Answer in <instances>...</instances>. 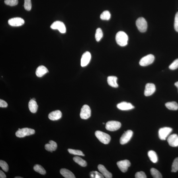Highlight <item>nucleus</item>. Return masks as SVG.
<instances>
[{"label":"nucleus","instance_id":"f257e3e1","mask_svg":"<svg viewBox=\"0 0 178 178\" xmlns=\"http://www.w3.org/2000/svg\"><path fill=\"white\" fill-rule=\"evenodd\" d=\"M116 42L119 45L123 47L127 45L128 37L127 34L125 32L120 31L116 34Z\"/></svg>","mask_w":178,"mask_h":178},{"label":"nucleus","instance_id":"f03ea898","mask_svg":"<svg viewBox=\"0 0 178 178\" xmlns=\"http://www.w3.org/2000/svg\"><path fill=\"white\" fill-rule=\"evenodd\" d=\"M95 135L100 142L107 145L110 143L111 138L109 134L100 131L95 132Z\"/></svg>","mask_w":178,"mask_h":178},{"label":"nucleus","instance_id":"7ed1b4c3","mask_svg":"<svg viewBox=\"0 0 178 178\" xmlns=\"http://www.w3.org/2000/svg\"><path fill=\"white\" fill-rule=\"evenodd\" d=\"M136 25L139 31L145 32L147 30L148 24L146 20L144 18L140 17L137 20Z\"/></svg>","mask_w":178,"mask_h":178},{"label":"nucleus","instance_id":"20e7f679","mask_svg":"<svg viewBox=\"0 0 178 178\" xmlns=\"http://www.w3.org/2000/svg\"><path fill=\"white\" fill-rule=\"evenodd\" d=\"M121 126V123L116 121H110L108 122L106 125V129L110 131H114L118 130Z\"/></svg>","mask_w":178,"mask_h":178},{"label":"nucleus","instance_id":"39448f33","mask_svg":"<svg viewBox=\"0 0 178 178\" xmlns=\"http://www.w3.org/2000/svg\"><path fill=\"white\" fill-rule=\"evenodd\" d=\"M155 59L153 55L149 54L145 56L141 59L139 64L141 66H146L150 65L153 62Z\"/></svg>","mask_w":178,"mask_h":178},{"label":"nucleus","instance_id":"423d86ee","mask_svg":"<svg viewBox=\"0 0 178 178\" xmlns=\"http://www.w3.org/2000/svg\"><path fill=\"white\" fill-rule=\"evenodd\" d=\"M172 130V129L170 127H164L160 128L158 132L160 139L162 140H166L167 137L171 133Z\"/></svg>","mask_w":178,"mask_h":178},{"label":"nucleus","instance_id":"0eeeda50","mask_svg":"<svg viewBox=\"0 0 178 178\" xmlns=\"http://www.w3.org/2000/svg\"><path fill=\"white\" fill-rule=\"evenodd\" d=\"M53 30H58L61 33H64L66 32V28L63 22L59 21L55 22L51 26Z\"/></svg>","mask_w":178,"mask_h":178},{"label":"nucleus","instance_id":"6e6552de","mask_svg":"<svg viewBox=\"0 0 178 178\" xmlns=\"http://www.w3.org/2000/svg\"><path fill=\"white\" fill-rule=\"evenodd\" d=\"M91 109L89 106L85 105L81 108L80 116L82 119L87 120L91 116Z\"/></svg>","mask_w":178,"mask_h":178},{"label":"nucleus","instance_id":"1a4fd4ad","mask_svg":"<svg viewBox=\"0 0 178 178\" xmlns=\"http://www.w3.org/2000/svg\"><path fill=\"white\" fill-rule=\"evenodd\" d=\"M133 133L132 130H128L124 132L120 138V144L122 145L128 143L132 138Z\"/></svg>","mask_w":178,"mask_h":178},{"label":"nucleus","instance_id":"9d476101","mask_svg":"<svg viewBox=\"0 0 178 178\" xmlns=\"http://www.w3.org/2000/svg\"><path fill=\"white\" fill-rule=\"evenodd\" d=\"M117 165L119 168L122 172L125 173L127 171L128 167L131 166L130 161L127 160L118 162Z\"/></svg>","mask_w":178,"mask_h":178},{"label":"nucleus","instance_id":"9b49d317","mask_svg":"<svg viewBox=\"0 0 178 178\" xmlns=\"http://www.w3.org/2000/svg\"><path fill=\"white\" fill-rule=\"evenodd\" d=\"M8 23L12 26H19L23 25L24 21L21 18L16 17L9 19L8 21Z\"/></svg>","mask_w":178,"mask_h":178},{"label":"nucleus","instance_id":"f8f14e48","mask_svg":"<svg viewBox=\"0 0 178 178\" xmlns=\"http://www.w3.org/2000/svg\"><path fill=\"white\" fill-rule=\"evenodd\" d=\"M156 91V87L154 84L148 83L145 87L144 95L146 97H148L153 95Z\"/></svg>","mask_w":178,"mask_h":178},{"label":"nucleus","instance_id":"ddd939ff","mask_svg":"<svg viewBox=\"0 0 178 178\" xmlns=\"http://www.w3.org/2000/svg\"><path fill=\"white\" fill-rule=\"evenodd\" d=\"M91 58V53L86 52L84 53L82 56L81 59V65L83 67L87 66L89 63Z\"/></svg>","mask_w":178,"mask_h":178},{"label":"nucleus","instance_id":"4468645a","mask_svg":"<svg viewBox=\"0 0 178 178\" xmlns=\"http://www.w3.org/2000/svg\"><path fill=\"white\" fill-rule=\"evenodd\" d=\"M167 141L170 146L173 147L178 146V136L177 134L171 135L167 138Z\"/></svg>","mask_w":178,"mask_h":178},{"label":"nucleus","instance_id":"2eb2a0df","mask_svg":"<svg viewBox=\"0 0 178 178\" xmlns=\"http://www.w3.org/2000/svg\"><path fill=\"white\" fill-rule=\"evenodd\" d=\"M117 107L119 109L122 110H127L134 109L135 108L132 104L125 102H122L118 104Z\"/></svg>","mask_w":178,"mask_h":178},{"label":"nucleus","instance_id":"dca6fc26","mask_svg":"<svg viewBox=\"0 0 178 178\" xmlns=\"http://www.w3.org/2000/svg\"><path fill=\"white\" fill-rule=\"evenodd\" d=\"M62 113L60 110H56L51 112L49 114L48 118L53 121L58 120L61 118Z\"/></svg>","mask_w":178,"mask_h":178},{"label":"nucleus","instance_id":"f3484780","mask_svg":"<svg viewBox=\"0 0 178 178\" xmlns=\"http://www.w3.org/2000/svg\"><path fill=\"white\" fill-rule=\"evenodd\" d=\"M98 169L102 175L106 178L112 177V174L108 171L103 165L100 164L98 166Z\"/></svg>","mask_w":178,"mask_h":178},{"label":"nucleus","instance_id":"a211bd4d","mask_svg":"<svg viewBox=\"0 0 178 178\" xmlns=\"http://www.w3.org/2000/svg\"><path fill=\"white\" fill-rule=\"evenodd\" d=\"M49 72L48 69L46 67L41 65L39 66L36 69V74L38 77H41Z\"/></svg>","mask_w":178,"mask_h":178},{"label":"nucleus","instance_id":"6ab92c4d","mask_svg":"<svg viewBox=\"0 0 178 178\" xmlns=\"http://www.w3.org/2000/svg\"><path fill=\"white\" fill-rule=\"evenodd\" d=\"M49 144L45 145V148L46 150L52 152L53 151L56 150L57 148V144L56 142L52 140L49 141Z\"/></svg>","mask_w":178,"mask_h":178},{"label":"nucleus","instance_id":"aec40b11","mask_svg":"<svg viewBox=\"0 0 178 178\" xmlns=\"http://www.w3.org/2000/svg\"><path fill=\"white\" fill-rule=\"evenodd\" d=\"M28 108L32 113H36L38 109V106L35 100L32 99L30 100L28 103Z\"/></svg>","mask_w":178,"mask_h":178},{"label":"nucleus","instance_id":"412c9836","mask_svg":"<svg viewBox=\"0 0 178 178\" xmlns=\"http://www.w3.org/2000/svg\"><path fill=\"white\" fill-rule=\"evenodd\" d=\"M60 173L65 178H75L74 174L71 171L66 169H62L60 170Z\"/></svg>","mask_w":178,"mask_h":178},{"label":"nucleus","instance_id":"4be33fe9","mask_svg":"<svg viewBox=\"0 0 178 178\" xmlns=\"http://www.w3.org/2000/svg\"><path fill=\"white\" fill-rule=\"evenodd\" d=\"M118 78L116 76H110L108 77L107 79V81L110 86L116 88L118 87V85L117 83Z\"/></svg>","mask_w":178,"mask_h":178},{"label":"nucleus","instance_id":"5701e85b","mask_svg":"<svg viewBox=\"0 0 178 178\" xmlns=\"http://www.w3.org/2000/svg\"><path fill=\"white\" fill-rule=\"evenodd\" d=\"M148 155L150 160L153 163H156L158 161V156L156 153L153 150L149 151Z\"/></svg>","mask_w":178,"mask_h":178},{"label":"nucleus","instance_id":"b1692460","mask_svg":"<svg viewBox=\"0 0 178 178\" xmlns=\"http://www.w3.org/2000/svg\"><path fill=\"white\" fill-rule=\"evenodd\" d=\"M165 106L169 110H176L178 109V105L175 102H167L166 103Z\"/></svg>","mask_w":178,"mask_h":178},{"label":"nucleus","instance_id":"393cba45","mask_svg":"<svg viewBox=\"0 0 178 178\" xmlns=\"http://www.w3.org/2000/svg\"><path fill=\"white\" fill-rule=\"evenodd\" d=\"M74 161L81 166L85 167L87 166L86 161L78 156H75L73 158Z\"/></svg>","mask_w":178,"mask_h":178},{"label":"nucleus","instance_id":"a878e982","mask_svg":"<svg viewBox=\"0 0 178 178\" xmlns=\"http://www.w3.org/2000/svg\"><path fill=\"white\" fill-rule=\"evenodd\" d=\"M33 169L35 171L40 173L41 175H44L46 173L45 170L41 166L39 165L36 164L33 167Z\"/></svg>","mask_w":178,"mask_h":178},{"label":"nucleus","instance_id":"bb28decb","mask_svg":"<svg viewBox=\"0 0 178 178\" xmlns=\"http://www.w3.org/2000/svg\"><path fill=\"white\" fill-rule=\"evenodd\" d=\"M150 173L153 178H162V175L161 173L156 169L154 168H151L150 169Z\"/></svg>","mask_w":178,"mask_h":178},{"label":"nucleus","instance_id":"cd10ccee","mask_svg":"<svg viewBox=\"0 0 178 178\" xmlns=\"http://www.w3.org/2000/svg\"><path fill=\"white\" fill-rule=\"evenodd\" d=\"M103 36V33L101 28H98L96 30L95 38L97 41L99 42Z\"/></svg>","mask_w":178,"mask_h":178},{"label":"nucleus","instance_id":"c85d7f7f","mask_svg":"<svg viewBox=\"0 0 178 178\" xmlns=\"http://www.w3.org/2000/svg\"><path fill=\"white\" fill-rule=\"evenodd\" d=\"M26 136H30L34 134L35 133V131L33 129L28 128H24L21 129Z\"/></svg>","mask_w":178,"mask_h":178},{"label":"nucleus","instance_id":"c756f323","mask_svg":"<svg viewBox=\"0 0 178 178\" xmlns=\"http://www.w3.org/2000/svg\"><path fill=\"white\" fill-rule=\"evenodd\" d=\"M110 12L108 11H104L100 15V18L102 20H109L110 18Z\"/></svg>","mask_w":178,"mask_h":178},{"label":"nucleus","instance_id":"7c9ffc66","mask_svg":"<svg viewBox=\"0 0 178 178\" xmlns=\"http://www.w3.org/2000/svg\"><path fill=\"white\" fill-rule=\"evenodd\" d=\"M68 151L70 154L79 156H84L85 155L81 150L75 149H68Z\"/></svg>","mask_w":178,"mask_h":178},{"label":"nucleus","instance_id":"2f4dec72","mask_svg":"<svg viewBox=\"0 0 178 178\" xmlns=\"http://www.w3.org/2000/svg\"><path fill=\"white\" fill-rule=\"evenodd\" d=\"M90 176L93 178H103L104 176L102 174L97 171H92L89 173Z\"/></svg>","mask_w":178,"mask_h":178},{"label":"nucleus","instance_id":"473e14b6","mask_svg":"<svg viewBox=\"0 0 178 178\" xmlns=\"http://www.w3.org/2000/svg\"><path fill=\"white\" fill-rule=\"evenodd\" d=\"M171 168V171L172 172H176L178 171V157L173 161Z\"/></svg>","mask_w":178,"mask_h":178},{"label":"nucleus","instance_id":"72a5a7b5","mask_svg":"<svg viewBox=\"0 0 178 178\" xmlns=\"http://www.w3.org/2000/svg\"><path fill=\"white\" fill-rule=\"evenodd\" d=\"M0 166L4 171L7 172L9 171V165L5 161L2 160L0 161Z\"/></svg>","mask_w":178,"mask_h":178},{"label":"nucleus","instance_id":"f704fd0d","mask_svg":"<svg viewBox=\"0 0 178 178\" xmlns=\"http://www.w3.org/2000/svg\"><path fill=\"white\" fill-rule=\"evenodd\" d=\"M24 9L27 11H30L32 9V3L31 0H24Z\"/></svg>","mask_w":178,"mask_h":178},{"label":"nucleus","instance_id":"c9c22d12","mask_svg":"<svg viewBox=\"0 0 178 178\" xmlns=\"http://www.w3.org/2000/svg\"><path fill=\"white\" fill-rule=\"evenodd\" d=\"M5 3L8 5L13 7L18 5V0H5Z\"/></svg>","mask_w":178,"mask_h":178},{"label":"nucleus","instance_id":"e433bc0d","mask_svg":"<svg viewBox=\"0 0 178 178\" xmlns=\"http://www.w3.org/2000/svg\"><path fill=\"white\" fill-rule=\"evenodd\" d=\"M169 69L171 70H174L178 68V58L173 61L169 67Z\"/></svg>","mask_w":178,"mask_h":178},{"label":"nucleus","instance_id":"4c0bfd02","mask_svg":"<svg viewBox=\"0 0 178 178\" xmlns=\"http://www.w3.org/2000/svg\"><path fill=\"white\" fill-rule=\"evenodd\" d=\"M135 177L136 178H147L146 174L143 171L138 172L135 175Z\"/></svg>","mask_w":178,"mask_h":178},{"label":"nucleus","instance_id":"58836bf2","mask_svg":"<svg viewBox=\"0 0 178 178\" xmlns=\"http://www.w3.org/2000/svg\"><path fill=\"white\" fill-rule=\"evenodd\" d=\"M18 130L16 133V135L19 138H24L26 136L21 129L19 128Z\"/></svg>","mask_w":178,"mask_h":178},{"label":"nucleus","instance_id":"ea45409f","mask_svg":"<svg viewBox=\"0 0 178 178\" xmlns=\"http://www.w3.org/2000/svg\"><path fill=\"white\" fill-rule=\"evenodd\" d=\"M174 28L176 31L178 32V12L176 14L174 22Z\"/></svg>","mask_w":178,"mask_h":178},{"label":"nucleus","instance_id":"a19ab883","mask_svg":"<svg viewBox=\"0 0 178 178\" xmlns=\"http://www.w3.org/2000/svg\"><path fill=\"white\" fill-rule=\"evenodd\" d=\"M8 104L7 102L3 100H0V107L2 108H6L7 107Z\"/></svg>","mask_w":178,"mask_h":178},{"label":"nucleus","instance_id":"79ce46f5","mask_svg":"<svg viewBox=\"0 0 178 178\" xmlns=\"http://www.w3.org/2000/svg\"><path fill=\"white\" fill-rule=\"evenodd\" d=\"M7 177L5 174L1 170L0 171V178H5Z\"/></svg>","mask_w":178,"mask_h":178},{"label":"nucleus","instance_id":"37998d69","mask_svg":"<svg viewBox=\"0 0 178 178\" xmlns=\"http://www.w3.org/2000/svg\"><path fill=\"white\" fill-rule=\"evenodd\" d=\"M175 86L178 89V81L177 82H176L175 83Z\"/></svg>","mask_w":178,"mask_h":178},{"label":"nucleus","instance_id":"c03bdc74","mask_svg":"<svg viewBox=\"0 0 178 178\" xmlns=\"http://www.w3.org/2000/svg\"><path fill=\"white\" fill-rule=\"evenodd\" d=\"M23 177H15V178H23Z\"/></svg>","mask_w":178,"mask_h":178},{"label":"nucleus","instance_id":"a18cd8bd","mask_svg":"<svg viewBox=\"0 0 178 178\" xmlns=\"http://www.w3.org/2000/svg\"><path fill=\"white\" fill-rule=\"evenodd\" d=\"M33 99V100H35V99H34V98H33V99Z\"/></svg>","mask_w":178,"mask_h":178},{"label":"nucleus","instance_id":"49530a36","mask_svg":"<svg viewBox=\"0 0 178 178\" xmlns=\"http://www.w3.org/2000/svg\"><path fill=\"white\" fill-rule=\"evenodd\" d=\"M103 124H105V123H103Z\"/></svg>","mask_w":178,"mask_h":178}]
</instances>
